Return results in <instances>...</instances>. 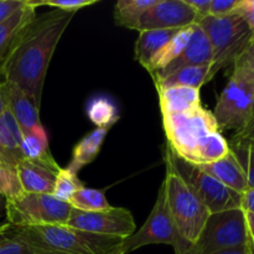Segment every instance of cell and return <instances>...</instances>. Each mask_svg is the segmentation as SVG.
<instances>
[{"mask_svg":"<svg viewBox=\"0 0 254 254\" xmlns=\"http://www.w3.org/2000/svg\"><path fill=\"white\" fill-rule=\"evenodd\" d=\"M217 72L218 69L213 64L208 66H190L183 67V68L176 69L173 73L156 77L153 79L156 89L175 86L201 89V87L210 82Z\"/></svg>","mask_w":254,"mask_h":254,"instance_id":"cell-20","label":"cell"},{"mask_svg":"<svg viewBox=\"0 0 254 254\" xmlns=\"http://www.w3.org/2000/svg\"><path fill=\"white\" fill-rule=\"evenodd\" d=\"M164 161L166 168L164 184L169 211L179 235L191 246L197 241L210 216V211L179 176L170 161L165 158Z\"/></svg>","mask_w":254,"mask_h":254,"instance_id":"cell-3","label":"cell"},{"mask_svg":"<svg viewBox=\"0 0 254 254\" xmlns=\"http://www.w3.org/2000/svg\"><path fill=\"white\" fill-rule=\"evenodd\" d=\"M233 67H237L241 71L245 72L248 77L254 82V44L248 47L247 51L240 57Z\"/></svg>","mask_w":254,"mask_h":254,"instance_id":"cell-36","label":"cell"},{"mask_svg":"<svg viewBox=\"0 0 254 254\" xmlns=\"http://www.w3.org/2000/svg\"><path fill=\"white\" fill-rule=\"evenodd\" d=\"M246 226H247V232L250 236V240L254 241V213L245 211Z\"/></svg>","mask_w":254,"mask_h":254,"instance_id":"cell-41","label":"cell"},{"mask_svg":"<svg viewBox=\"0 0 254 254\" xmlns=\"http://www.w3.org/2000/svg\"><path fill=\"white\" fill-rule=\"evenodd\" d=\"M158 93L163 116L186 113L201 107V94L197 88L165 87L158 88Z\"/></svg>","mask_w":254,"mask_h":254,"instance_id":"cell-17","label":"cell"},{"mask_svg":"<svg viewBox=\"0 0 254 254\" xmlns=\"http://www.w3.org/2000/svg\"><path fill=\"white\" fill-rule=\"evenodd\" d=\"M196 24V14L185 0H156L143 15L139 31L180 30Z\"/></svg>","mask_w":254,"mask_h":254,"instance_id":"cell-12","label":"cell"},{"mask_svg":"<svg viewBox=\"0 0 254 254\" xmlns=\"http://www.w3.org/2000/svg\"><path fill=\"white\" fill-rule=\"evenodd\" d=\"M233 143L254 144V112L252 117H251V119L248 121V123L245 126V128H243L242 130L237 131V133L233 135L231 144Z\"/></svg>","mask_w":254,"mask_h":254,"instance_id":"cell-37","label":"cell"},{"mask_svg":"<svg viewBox=\"0 0 254 254\" xmlns=\"http://www.w3.org/2000/svg\"><path fill=\"white\" fill-rule=\"evenodd\" d=\"M164 158L168 159L186 185L195 192L210 213L242 208V195L213 179L198 165L184 160L173 153L168 145L164 149Z\"/></svg>","mask_w":254,"mask_h":254,"instance_id":"cell-5","label":"cell"},{"mask_svg":"<svg viewBox=\"0 0 254 254\" xmlns=\"http://www.w3.org/2000/svg\"><path fill=\"white\" fill-rule=\"evenodd\" d=\"M74 15L52 9L36 16L0 66L2 79L17 84L39 109L50 62Z\"/></svg>","mask_w":254,"mask_h":254,"instance_id":"cell-1","label":"cell"},{"mask_svg":"<svg viewBox=\"0 0 254 254\" xmlns=\"http://www.w3.org/2000/svg\"><path fill=\"white\" fill-rule=\"evenodd\" d=\"M193 25L185 27V29L178 30L176 34L171 37L170 41L165 45V47L161 50L160 54L154 60L153 67H151L150 72H149L151 77L155 76V74H159L161 71H164L174 60H176L180 56L181 52L184 51V49L188 45L189 40H190L193 30Z\"/></svg>","mask_w":254,"mask_h":254,"instance_id":"cell-27","label":"cell"},{"mask_svg":"<svg viewBox=\"0 0 254 254\" xmlns=\"http://www.w3.org/2000/svg\"><path fill=\"white\" fill-rule=\"evenodd\" d=\"M22 131L7 109L0 114V160L16 168L24 160L21 154Z\"/></svg>","mask_w":254,"mask_h":254,"instance_id":"cell-19","label":"cell"},{"mask_svg":"<svg viewBox=\"0 0 254 254\" xmlns=\"http://www.w3.org/2000/svg\"><path fill=\"white\" fill-rule=\"evenodd\" d=\"M213 254H251L250 248L248 246L241 248H235V250H228V251H222V252H217Z\"/></svg>","mask_w":254,"mask_h":254,"instance_id":"cell-44","label":"cell"},{"mask_svg":"<svg viewBox=\"0 0 254 254\" xmlns=\"http://www.w3.org/2000/svg\"><path fill=\"white\" fill-rule=\"evenodd\" d=\"M69 227L101 236H111L126 240L135 232V222L131 212L123 207H112L109 210L86 212L71 208L68 221Z\"/></svg>","mask_w":254,"mask_h":254,"instance_id":"cell-11","label":"cell"},{"mask_svg":"<svg viewBox=\"0 0 254 254\" xmlns=\"http://www.w3.org/2000/svg\"><path fill=\"white\" fill-rule=\"evenodd\" d=\"M230 151V143L226 140L221 131H216L205 136L193 149L186 161L195 165H206L225 158Z\"/></svg>","mask_w":254,"mask_h":254,"instance_id":"cell-23","label":"cell"},{"mask_svg":"<svg viewBox=\"0 0 254 254\" xmlns=\"http://www.w3.org/2000/svg\"><path fill=\"white\" fill-rule=\"evenodd\" d=\"M254 112V82L243 71L233 67L212 114L220 130H242Z\"/></svg>","mask_w":254,"mask_h":254,"instance_id":"cell-9","label":"cell"},{"mask_svg":"<svg viewBox=\"0 0 254 254\" xmlns=\"http://www.w3.org/2000/svg\"><path fill=\"white\" fill-rule=\"evenodd\" d=\"M155 2L156 0H119L114 9L116 24L129 30H139L141 17Z\"/></svg>","mask_w":254,"mask_h":254,"instance_id":"cell-26","label":"cell"},{"mask_svg":"<svg viewBox=\"0 0 254 254\" xmlns=\"http://www.w3.org/2000/svg\"><path fill=\"white\" fill-rule=\"evenodd\" d=\"M196 14V24L203 17L210 15V6H211V0H185Z\"/></svg>","mask_w":254,"mask_h":254,"instance_id":"cell-39","label":"cell"},{"mask_svg":"<svg viewBox=\"0 0 254 254\" xmlns=\"http://www.w3.org/2000/svg\"><path fill=\"white\" fill-rule=\"evenodd\" d=\"M150 245L173 246L175 254H185L190 248V245L179 235L170 215L164 181L159 189L158 197L149 217L138 231L123 241L121 248L124 254H128Z\"/></svg>","mask_w":254,"mask_h":254,"instance_id":"cell-7","label":"cell"},{"mask_svg":"<svg viewBox=\"0 0 254 254\" xmlns=\"http://www.w3.org/2000/svg\"><path fill=\"white\" fill-rule=\"evenodd\" d=\"M68 203L71 205L72 208L86 211V212L104 211L113 207L107 200L104 190L86 188V186H83L77 192H74V195L72 196Z\"/></svg>","mask_w":254,"mask_h":254,"instance_id":"cell-28","label":"cell"},{"mask_svg":"<svg viewBox=\"0 0 254 254\" xmlns=\"http://www.w3.org/2000/svg\"><path fill=\"white\" fill-rule=\"evenodd\" d=\"M248 243L245 210L233 208L210 213L197 241L185 254H213L246 247Z\"/></svg>","mask_w":254,"mask_h":254,"instance_id":"cell-6","label":"cell"},{"mask_svg":"<svg viewBox=\"0 0 254 254\" xmlns=\"http://www.w3.org/2000/svg\"><path fill=\"white\" fill-rule=\"evenodd\" d=\"M107 133H108V130H106V129L96 128L91 133L84 135L74 145L73 150H72L71 161H69L66 168L68 170L73 171V173L78 174L81 169L91 164L98 156L102 145L104 143V139L107 136Z\"/></svg>","mask_w":254,"mask_h":254,"instance_id":"cell-22","label":"cell"},{"mask_svg":"<svg viewBox=\"0 0 254 254\" xmlns=\"http://www.w3.org/2000/svg\"><path fill=\"white\" fill-rule=\"evenodd\" d=\"M27 1L30 2V5L36 7V9L39 6H50L52 9L61 10V11L66 12H74L76 14L78 10L98 2V0H44V1H37V0L31 1V0H27Z\"/></svg>","mask_w":254,"mask_h":254,"instance_id":"cell-33","label":"cell"},{"mask_svg":"<svg viewBox=\"0 0 254 254\" xmlns=\"http://www.w3.org/2000/svg\"><path fill=\"white\" fill-rule=\"evenodd\" d=\"M178 30H145L139 31V37L134 46V57L136 61L150 72L154 60L156 59L161 50L165 47L176 34Z\"/></svg>","mask_w":254,"mask_h":254,"instance_id":"cell-21","label":"cell"},{"mask_svg":"<svg viewBox=\"0 0 254 254\" xmlns=\"http://www.w3.org/2000/svg\"><path fill=\"white\" fill-rule=\"evenodd\" d=\"M6 109V103H5V94H4V79L0 76V114Z\"/></svg>","mask_w":254,"mask_h":254,"instance_id":"cell-43","label":"cell"},{"mask_svg":"<svg viewBox=\"0 0 254 254\" xmlns=\"http://www.w3.org/2000/svg\"><path fill=\"white\" fill-rule=\"evenodd\" d=\"M26 0H0V22L21 9Z\"/></svg>","mask_w":254,"mask_h":254,"instance_id":"cell-38","label":"cell"},{"mask_svg":"<svg viewBox=\"0 0 254 254\" xmlns=\"http://www.w3.org/2000/svg\"><path fill=\"white\" fill-rule=\"evenodd\" d=\"M242 208L254 213V189H248L242 195Z\"/></svg>","mask_w":254,"mask_h":254,"instance_id":"cell-40","label":"cell"},{"mask_svg":"<svg viewBox=\"0 0 254 254\" xmlns=\"http://www.w3.org/2000/svg\"><path fill=\"white\" fill-rule=\"evenodd\" d=\"M86 114L98 129L109 130L119 121V111L111 98L97 96L89 99L86 106Z\"/></svg>","mask_w":254,"mask_h":254,"instance_id":"cell-25","label":"cell"},{"mask_svg":"<svg viewBox=\"0 0 254 254\" xmlns=\"http://www.w3.org/2000/svg\"><path fill=\"white\" fill-rule=\"evenodd\" d=\"M0 254H61L45 251L42 248L35 247L30 243L25 242L21 238L16 237L12 233H10L9 238L4 243L0 245Z\"/></svg>","mask_w":254,"mask_h":254,"instance_id":"cell-32","label":"cell"},{"mask_svg":"<svg viewBox=\"0 0 254 254\" xmlns=\"http://www.w3.org/2000/svg\"><path fill=\"white\" fill-rule=\"evenodd\" d=\"M198 166L213 179L237 192L245 193L248 190L245 171L232 151L215 163Z\"/></svg>","mask_w":254,"mask_h":254,"instance_id":"cell-18","label":"cell"},{"mask_svg":"<svg viewBox=\"0 0 254 254\" xmlns=\"http://www.w3.org/2000/svg\"><path fill=\"white\" fill-rule=\"evenodd\" d=\"M36 16V7L26 0L21 9L0 22V66Z\"/></svg>","mask_w":254,"mask_h":254,"instance_id":"cell-16","label":"cell"},{"mask_svg":"<svg viewBox=\"0 0 254 254\" xmlns=\"http://www.w3.org/2000/svg\"><path fill=\"white\" fill-rule=\"evenodd\" d=\"M230 148L245 171L248 189H254V144L230 143Z\"/></svg>","mask_w":254,"mask_h":254,"instance_id":"cell-31","label":"cell"},{"mask_svg":"<svg viewBox=\"0 0 254 254\" xmlns=\"http://www.w3.org/2000/svg\"><path fill=\"white\" fill-rule=\"evenodd\" d=\"M210 40L213 64L220 69L235 66L240 57L252 46V35L245 20L237 14L203 17L197 22Z\"/></svg>","mask_w":254,"mask_h":254,"instance_id":"cell-4","label":"cell"},{"mask_svg":"<svg viewBox=\"0 0 254 254\" xmlns=\"http://www.w3.org/2000/svg\"><path fill=\"white\" fill-rule=\"evenodd\" d=\"M166 145L184 160L205 136L220 131L212 112L202 106L180 114L163 116Z\"/></svg>","mask_w":254,"mask_h":254,"instance_id":"cell-10","label":"cell"},{"mask_svg":"<svg viewBox=\"0 0 254 254\" xmlns=\"http://www.w3.org/2000/svg\"><path fill=\"white\" fill-rule=\"evenodd\" d=\"M16 173L24 192L52 195L60 165L54 166L41 161L21 160L16 165Z\"/></svg>","mask_w":254,"mask_h":254,"instance_id":"cell-15","label":"cell"},{"mask_svg":"<svg viewBox=\"0 0 254 254\" xmlns=\"http://www.w3.org/2000/svg\"><path fill=\"white\" fill-rule=\"evenodd\" d=\"M11 231H12V227L7 222L0 223V245L4 243L5 241L9 238Z\"/></svg>","mask_w":254,"mask_h":254,"instance_id":"cell-42","label":"cell"},{"mask_svg":"<svg viewBox=\"0 0 254 254\" xmlns=\"http://www.w3.org/2000/svg\"><path fill=\"white\" fill-rule=\"evenodd\" d=\"M12 233L25 242L61 254H111L124 240L84 232L67 225L14 228Z\"/></svg>","mask_w":254,"mask_h":254,"instance_id":"cell-2","label":"cell"},{"mask_svg":"<svg viewBox=\"0 0 254 254\" xmlns=\"http://www.w3.org/2000/svg\"><path fill=\"white\" fill-rule=\"evenodd\" d=\"M111 254H124V253H123V251H122V248L119 247V248H117V250L114 251L113 253H111Z\"/></svg>","mask_w":254,"mask_h":254,"instance_id":"cell-47","label":"cell"},{"mask_svg":"<svg viewBox=\"0 0 254 254\" xmlns=\"http://www.w3.org/2000/svg\"><path fill=\"white\" fill-rule=\"evenodd\" d=\"M21 154L25 160L41 161L54 166L59 165L50 151L49 135L44 127L31 133L22 134Z\"/></svg>","mask_w":254,"mask_h":254,"instance_id":"cell-24","label":"cell"},{"mask_svg":"<svg viewBox=\"0 0 254 254\" xmlns=\"http://www.w3.org/2000/svg\"><path fill=\"white\" fill-rule=\"evenodd\" d=\"M235 14L240 15L250 29L252 35V45L254 44V0H240Z\"/></svg>","mask_w":254,"mask_h":254,"instance_id":"cell-34","label":"cell"},{"mask_svg":"<svg viewBox=\"0 0 254 254\" xmlns=\"http://www.w3.org/2000/svg\"><path fill=\"white\" fill-rule=\"evenodd\" d=\"M71 205L47 193L24 192L14 200H6L5 217L14 228L66 225Z\"/></svg>","mask_w":254,"mask_h":254,"instance_id":"cell-8","label":"cell"},{"mask_svg":"<svg viewBox=\"0 0 254 254\" xmlns=\"http://www.w3.org/2000/svg\"><path fill=\"white\" fill-rule=\"evenodd\" d=\"M248 248H250V253L254 254V241L250 240V243H248Z\"/></svg>","mask_w":254,"mask_h":254,"instance_id":"cell-46","label":"cell"},{"mask_svg":"<svg viewBox=\"0 0 254 254\" xmlns=\"http://www.w3.org/2000/svg\"><path fill=\"white\" fill-rule=\"evenodd\" d=\"M212 64L213 52L210 40H208L207 35L203 32V30L197 24H195L193 25V30L190 40H189L188 45L184 49V51L181 52L180 56L176 60H174L164 71L153 76V78L166 76V74L173 73L176 69L183 68V67L208 66V64Z\"/></svg>","mask_w":254,"mask_h":254,"instance_id":"cell-14","label":"cell"},{"mask_svg":"<svg viewBox=\"0 0 254 254\" xmlns=\"http://www.w3.org/2000/svg\"><path fill=\"white\" fill-rule=\"evenodd\" d=\"M5 208H6V200L0 196V217L5 216Z\"/></svg>","mask_w":254,"mask_h":254,"instance_id":"cell-45","label":"cell"},{"mask_svg":"<svg viewBox=\"0 0 254 254\" xmlns=\"http://www.w3.org/2000/svg\"><path fill=\"white\" fill-rule=\"evenodd\" d=\"M24 193L16 169L0 160V196L5 200H14Z\"/></svg>","mask_w":254,"mask_h":254,"instance_id":"cell-30","label":"cell"},{"mask_svg":"<svg viewBox=\"0 0 254 254\" xmlns=\"http://www.w3.org/2000/svg\"><path fill=\"white\" fill-rule=\"evenodd\" d=\"M81 188H83V184L78 179V175L67 168H61L56 175L52 196L64 202H69L74 192Z\"/></svg>","mask_w":254,"mask_h":254,"instance_id":"cell-29","label":"cell"},{"mask_svg":"<svg viewBox=\"0 0 254 254\" xmlns=\"http://www.w3.org/2000/svg\"><path fill=\"white\" fill-rule=\"evenodd\" d=\"M240 0H211V16H227L235 14Z\"/></svg>","mask_w":254,"mask_h":254,"instance_id":"cell-35","label":"cell"},{"mask_svg":"<svg viewBox=\"0 0 254 254\" xmlns=\"http://www.w3.org/2000/svg\"><path fill=\"white\" fill-rule=\"evenodd\" d=\"M4 94L6 109L19 124L22 134L44 127L40 121V109L17 84L4 81Z\"/></svg>","mask_w":254,"mask_h":254,"instance_id":"cell-13","label":"cell"}]
</instances>
